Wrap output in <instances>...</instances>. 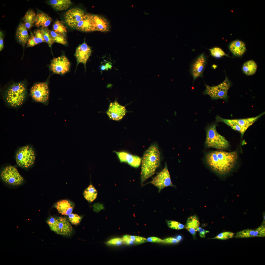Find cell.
I'll return each mask as SVG.
<instances>
[{
	"mask_svg": "<svg viewBox=\"0 0 265 265\" xmlns=\"http://www.w3.org/2000/svg\"><path fill=\"white\" fill-rule=\"evenodd\" d=\"M238 158L236 151L227 152L222 150L211 152L205 157L206 162L211 169L222 175L227 174L232 170Z\"/></svg>",
	"mask_w": 265,
	"mask_h": 265,
	"instance_id": "6da1fadb",
	"label": "cell"
},
{
	"mask_svg": "<svg viewBox=\"0 0 265 265\" xmlns=\"http://www.w3.org/2000/svg\"><path fill=\"white\" fill-rule=\"evenodd\" d=\"M160 155L158 146H150L144 153L141 160V182L142 184L155 173L160 162Z\"/></svg>",
	"mask_w": 265,
	"mask_h": 265,
	"instance_id": "7a4b0ae2",
	"label": "cell"
},
{
	"mask_svg": "<svg viewBox=\"0 0 265 265\" xmlns=\"http://www.w3.org/2000/svg\"><path fill=\"white\" fill-rule=\"evenodd\" d=\"M26 89L25 84L20 82L13 84L7 89L5 98L11 106L16 107L21 105L26 97Z\"/></svg>",
	"mask_w": 265,
	"mask_h": 265,
	"instance_id": "3957f363",
	"label": "cell"
},
{
	"mask_svg": "<svg viewBox=\"0 0 265 265\" xmlns=\"http://www.w3.org/2000/svg\"><path fill=\"white\" fill-rule=\"evenodd\" d=\"M216 125L214 124L207 128L205 145L209 147L220 150L225 149L229 146V143L225 137L218 133L216 129Z\"/></svg>",
	"mask_w": 265,
	"mask_h": 265,
	"instance_id": "277c9868",
	"label": "cell"
},
{
	"mask_svg": "<svg viewBox=\"0 0 265 265\" xmlns=\"http://www.w3.org/2000/svg\"><path fill=\"white\" fill-rule=\"evenodd\" d=\"M231 86L230 81L226 76L224 80L219 84L211 86L205 85L206 89L203 92L208 95L213 99H226L227 98L228 91Z\"/></svg>",
	"mask_w": 265,
	"mask_h": 265,
	"instance_id": "5b68a950",
	"label": "cell"
},
{
	"mask_svg": "<svg viewBox=\"0 0 265 265\" xmlns=\"http://www.w3.org/2000/svg\"><path fill=\"white\" fill-rule=\"evenodd\" d=\"M265 114V112L257 116L244 119H223L222 122L232 129L239 132L242 136L247 129L258 119Z\"/></svg>",
	"mask_w": 265,
	"mask_h": 265,
	"instance_id": "8992f818",
	"label": "cell"
},
{
	"mask_svg": "<svg viewBox=\"0 0 265 265\" xmlns=\"http://www.w3.org/2000/svg\"><path fill=\"white\" fill-rule=\"evenodd\" d=\"M35 154L32 148L28 146H24L19 149L16 155V160L17 164L24 168L31 166L34 163Z\"/></svg>",
	"mask_w": 265,
	"mask_h": 265,
	"instance_id": "52a82bcc",
	"label": "cell"
},
{
	"mask_svg": "<svg viewBox=\"0 0 265 265\" xmlns=\"http://www.w3.org/2000/svg\"><path fill=\"white\" fill-rule=\"evenodd\" d=\"M0 177L4 182L11 185H20L24 180L16 168L11 166H7L3 169L1 172Z\"/></svg>",
	"mask_w": 265,
	"mask_h": 265,
	"instance_id": "ba28073f",
	"label": "cell"
},
{
	"mask_svg": "<svg viewBox=\"0 0 265 265\" xmlns=\"http://www.w3.org/2000/svg\"><path fill=\"white\" fill-rule=\"evenodd\" d=\"M30 95L35 101L46 103L49 99V90L48 85L44 82L35 84L30 90Z\"/></svg>",
	"mask_w": 265,
	"mask_h": 265,
	"instance_id": "9c48e42d",
	"label": "cell"
},
{
	"mask_svg": "<svg viewBox=\"0 0 265 265\" xmlns=\"http://www.w3.org/2000/svg\"><path fill=\"white\" fill-rule=\"evenodd\" d=\"M149 183L152 184L157 187L159 193L162 189L167 187H175L172 182L170 173L166 165H165L164 168Z\"/></svg>",
	"mask_w": 265,
	"mask_h": 265,
	"instance_id": "30bf717a",
	"label": "cell"
},
{
	"mask_svg": "<svg viewBox=\"0 0 265 265\" xmlns=\"http://www.w3.org/2000/svg\"><path fill=\"white\" fill-rule=\"evenodd\" d=\"M70 67V62L64 55L54 58L52 60L50 65L51 69L53 73L61 75L69 72Z\"/></svg>",
	"mask_w": 265,
	"mask_h": 265,
	"instance_id": "8fae6325",
	"label": "cell"
},
{
	"mask_svg": "<svg viewBox=\"0 0 265 265\" xmlns=\"http://www.w3.org/2000/svg\"><path fill=\"white\" fill-rule=\"evenodd\" d=\"M85 14L84 11L80 8L71 9L64 14L65 22L70 27L76 29L78 23Z\"/></svg>",
	"mask_w": 265,
	"mask_h": 265,
	"instance_id": "7c38bea8",
	"label": "cell"
},
{
	"mask_svg": "<svg viewBox=\"0 0 265 265\" xmlns=\"http://www.w3.org/2000/svg\"><path fill=\"white\" fill-rule=\"evenodd\" d=\"M207 61L206 56L202 53L199 55L192 63L190 70L194 80L199 77H202Z\"/></svg>",
	"mask_w": 265,
	"mask_h": 265,
	"instance_id": "4fadbf2b",
	"label": "cell"
},
{
	"mask_svg": "<svg viewBox=\"0 0 265 265\" xmlns=\"http://www.w3.org/2000/svg\"><path fill=\"white\" fill-rule=\"evenodd\" d=\"M91 52L90 47L85 41L78 46L76 48L74 55L77 59L76 68L79 64L81 63L84 65L86 70V63L91 55Z\"/></svg>",
	"mask_w": 265,
	"mask_h": 265,
	"instance_id": "5bb4252c",
	"label": "cell"
},
{
	"mask_svg": "<svg viewBox=\"0 0 265 265\" xmlns=\"http://www.w3.org/2000/svg\"><path fill=\"white\" fill-rule=\"evenodd\" d=\"M126 112L125 107L121 105L115 100L110 103L106 113L110 118L117 121L122 119Z\"/></svg>",
	"mask_w": 265,
	"mask_h": 265,
	"instance_id": "9a60e30c",
	"label": "cell"
},
{
	"mask_svg": "<svg viewBox=\"0 0 265 265\" xmlns=\"http://www.w3.org/2000/svg\"><path fill=\"white\" fill-rule=\"evenodd\" d=\"M121 162L128 163L131 166L137 168L140 165L142 158L137 156L133 155L125 152L115 151Z\"/></svg>",
	"mask_w": 265,
	"mask_h": 265,
	"instance_id": "2e32d148",
	"label": "cell"
},
{
	"mask_svg": "<svg viewBox=\"0 0 265 265\" xmlns=\"http://www.w3.org/2000/svg\"><path fill=\"white\" fill-rule=\"evenodd\" d=\"M76 29L84 32L95 31L93 15L85 14L78 23Z\"/></svg>",
	"mask_w": 265,
	"mask_h": 265,
	"instance_id": "e0dca14e",
	"label": "cell"
},
{
	"mask_svg": "<svg viewBox=\"0 0 265 265\" xmlns=\"http://www.w3.org/2000/svg\"><path fill=\"white\" fill-rule=\"evenodd\" d=\"M57 219L58 224L57 234L64 236L70 235L72 228L67 218L66 217H60Z\"/></svg>",
	"mask_w": 265,
	"mask_h": 265,
	"instance_id": "ac0fdd59",
	"label": "cell"
},
{
	"mask_svg": "<svg viewBox=\"0 0 265 265\" xmlns=\"http://www.w3.org/2000/svg\"><path fill=\"white\" fill-rule=\"evenodd\" d=\"M16 37L18 41L23 47H25L30 38L28 29L23 23L19 24L17 29Z\"/></svg>",
	"mask_w": 265,
	"mask_h": 265,
	"instance_id": "d6986e66",
	"label": "cell"
},
{
	"mask_svg": "<svg viewBox=\"0 0 265 265\" xmlns=\"http://www.w3.org/2000/svg\"><path fill=\"white\" fill-rule=\"evenodd\" d=\"M229 48L234 55L238 57L242 56L246 50L245 43L242 41L238 40L232 42L229 45Z\"/></svg>",
	"mask_w": 265,
	"mask_h": 265,
	"instance_id": "ffe728a7",
	"label": "cell"
},
{
	"mask_svg": "<svg viewBox=\"0 0 265 265\" xmlns=\"http://www.w3.org/2000/svg\"><path fill=\"white\" fill-rule=\"evenodd\" d=\"M55 207L59 212L62 215H68L72 213L73 206L70 201L66 199H63L57 202Z\"/></svg>",
	"mask_w": 265,
	"mask_h": 265,
	"instance_id": "44dd1931",
	"label": "cell"
},
{
	"mask_svg": "<svg viewBox=\"0 0 265 265\" xmlns=\"http://www.w3.org/2000/svg\"><path fill=\"white\" fill-rule=\"evenodd\" d=\"M93 15L95 31L102 32L108 31L109 29V25L107 19L99 15Z\"/></svg>",
	"mask_w": 265,
	"mask_h": 265,
	"instance_id": "7402d4cb",
	"label": "cell"
},
{
	"mask_svg": "<svg viewBox=\"0 0 265 265\" xmlns=\"http://www.w3.org/2000/svg\"><path fill=\"white\" fill-rule=\"evenodd\" d=\"M200 225L198 218L196 215L189 217L185 225L186 228L195 238L196 233Z\"/></svg>",
	"mask_w": 265,
	"mask_h": 265,
	"instance_id": "603a6c76",
	"label": "cell"
},
{
	"mask_svg": "<svg viewBox=\"0 0 265 265\" xmlns=\"http://www.w3.org/2000/svg\"><path fill=\"white\" fill-rule=\"evenodd\" d=\"M52 21V18L48 14L39 11L36 14L35 24L37 26L47 27Z\"/></svg>",
	"mask_w": 265,
	"mask_h": 265,
	"instance_id": "cb8c5ba5",
	"label": "cell"
},
{
	"mask_svg": "<svg viewBox=\"0 0 265 265\" xmlns=\"http://www.w3.org/2000/svg\"><path fill=\"white\" fill-rule=\"evenodd\" d=\"M48 3L53 8L58 11L67 9L71 4L70 0H50Z\"/></svg>",
	"mask_w": 265,
	"mask_h": 265,
	"instance_id": "d4e9b609",
	"label": "cell"
},
{
	"mask_svg": "<svg viewBox=\"0 0 265 265\" xmlns=\"http://www.w3.org/2000/svg\"><path fill=\"white\" fill-rule=\"evenodd\" d=\"M36 13L33 10L27 11L23 18V23L28 29H30L35 23Z\"/></svg>",
	"mask_w": 265,
	"mask_h": 265,
	"instance_id": "484cf974",
	"label": "cell"
},
{
	"mask_svg": "<svg viewBox=\"0 0 265 265\" xmlns=\"http://www.w3.org/2000/svg\"><path fill=\"white\" fill-rule=\"evenodd\" d=\"M122 238L124 244L127 245L138 244L147 241L145 238L138 236L126 235Z\"/></svg>",
	"mask_w": 265,
	"mask_h": 265,
	"instance_id": "4316f807",
	"label": "cell"
},
{
	"mask_svg": "<svg viewBox=\"0 0 265 265\" xmlns=\"http://www.w3.org/2000/svg\"><path fill=\"white\" fill-rule=\"evenodd\" d=\"M257 66L255 62L250 60L245 62L243 65L242 70L243 72L248 75H252L256 72Z\"/></svg>",
	"mask_w": 265,
	"mask_h": 265,
	"instance_id": "83f0119b",
	"label": "cell"
},
{
	"mask_svg": "<svg viewBox=\"0 0 265 265\" xmlns=\"http://www.w3.org/2000/svg\"><path fill=\"white\" fill-rule=\"evenodd\" d=\"M97 192L92 185H90L84 191L83 195L85 199L89 202H91L96 198Z\"/></svg>",
	"mask_w": 265,
	"mask_h": 265,
	"instance_id": "f1b7e54d",
	"label": "cell"
},
{
	"mask_svg": "<svg viewBox=\"0 0 265 265\" xmlns=\"http://www.w3.org/2000/svg\"><path fill=\"white\" fill-rule=\"evenodd\" d=\"M52 30L56 33L65 35L67 32L66 26L62 22L58 20H56L53 24Z\"/></svg>",
	"mask_w": 265,
	"mask_h": 265,
	"instance_id": "f546056e",
	"label": "cell"
},
{
	"mask_svg": "<svg viewBox=\"0 0 265 265\" xmlns=\"http://www.w3.org/2000/svg\"><path fill=\"white\" fill-rule=\"evenodd\" d=\"M52 37L54 42L66 45L67 43V40L65 35L58 34L53 30H50Z\"/></svg>",
	"mask_w": 265,
	"mask_h": 265,
	"instance_id": "4dcf8cb0",
	"label": "cell"
},
{
	"mask_svg": "<svg viewBox=\"0 0 265 265\" xmlns=\"http://www.w3.org/2000/svg\"><path fill=\"white\" fill-rule=\"evenodd\" d=\"M45 42L51 47L54 42L51 34L50 30L47 27H41L40 29Z\"/></svg>",
	"mask_w": 265,
	"mask_h": 265,
	"instance_id": "1f68e13d",
	"label": "cell"
},
{
	"mask_svg": "<svg viewBox=\"0 0 265 265\" xmlns=\"http://www.w3.org/2000/svg\"><path fill=\"white\" fill-rule=\"evenodd\" d=\"M255 230L247 229L237 232L235 236L236 238H248L254 237Z\"/></svg>",
	"mask_w": 265,
	"mask_h": 265,
	"instance_id": "d6a6232c",
	"label": "cell"
},
{
	"mask_svg": "<svg viewBox=\"0 0 265 265\" xmlns=\"http://www.w3.org/2000/svg\"><path fill=\"white\" fill-rule=\"evenodd\" d=\"M211 55L217 58H219L225 56L228 57L230 56L226 54L221 48L217 47L209 49Z\"/></svg>",
	"mask_w": 265,
	"mask_h": 265,
	"instance_id": "836d02e7",
	"label": "cell"
},
{
	"mask_svg": "<svg viewBox=\"0 0 265 265\" xmlns=\"http://www.w3.org/2000/svg\"><path fill=\"white\" fill-rule=\"evenodd\" d=\"M47 223L51 230L57 234L58 224L57 219L50 217L47 220Z\"/></svg>",
	"mask_w": 265,
	"mask_h": 265,
	"instance_id": "e575fe53",
	"label": "cell"
},
{
	"mask_svg": "<svg viewBox=\"0 0 265 265\" xmlns=\"http://www.w3.org/2000/svg\"><path fill=\"white\" fill-rule=\"evenodd\" d=\"M167 224L169 227L172 229L179 230L185 228V225L175 221H168Z\"/></svg>",
	"mask_w": 265,
	"mask_h": 265,
	"instance_id": "d590c367",
	"label": "cell"
},
{
	"mask_svg": "<svg viewBox=\"0 0 265 265\" xmlns=\"http://www.w3.org/2000/svg\"><path fill=\"white\" fill-rule=\"evenodd\" d=\"M234 234L230 232H225L220 233L212 239H217L226 240L233 238Z\"/></svg>",
	"mask_w": 265,
	"mask_h": 265,
	"instance_id": "8d00e7d4",
	"label": "cell"
},
{
	"mask_svg": "<svg viewBox=\"0 0 265 265\" xmlns=\"http://www.w3.org/2000/svg\"><path fill=\"white\" fill-rule=\"evenodd\" d=\"M68 219L71 224L76 225L80 222L81 217L77 214L71 213L68 215Z\"/></svg>",
	"mask_w": 265,
	"mask_h": 265,
	"instance_id": "74e56055",
	"label": "cell"
},
{
	"mask_svg": "<svg viewBox=\"0 0 265 265\" xmlns=\"http://www.w3.org/2000/svg\"><path fill=\"white\" fill-rule=\"evenodd\" d=\"M30 36L28 40L27 43V47L34 46L40 43L38 40L35 36L33 33L31 32Z\"/></svg>",
	"mask_w": 265,
	"mask_h": 265,
	"instance_id": "f35d334b",
	"label": "cell"
},
{
	"mask_svg": "<svg viewBox=\"0 0 265 265\" xmlns=\"http://www.w3.org/2000/svg\"><path fill=\"white\" fill-rule=\"evenodd\" d=\"M106 244L109 245L118 246L124 244L122 238H113L106 242Z\"/></svg>",
	"mask_w": 265,
	"mask_h": 265,
	"instance_id": "ab89813d",
	"label": "cell"
},
{
	"mask_svg": "<svg viewBox=\"0 0 265 265\" xmlns=\"http://www.w3.org/2000/svg\"><path fill=\"white\" fill-rule=\"evenodd\" d=\"M265 236V225H262L255 230L254 237H264Z\"/></svg>",
	"mask_w": 265,
	"mask_h": 265,
	"instance_id": "60d3db41",
	"label": "cell"
},
{
	"mask_svg": "<svg viewBox=\"0 0 265 265\" xmlns=\"http://www.w3.org/2000/svg\"><path fill=\"white\" fill-rule=\"evenodd\" d=\"M33 33L40 43L45 42L42 33L40 29L35 30Z\"/></svg>",
	"mask_w": 265,
	"mask_h": 265,
	"instance_id": "b9f144b4",
	"label": "cell"
},
{
	"mask_svg": "<svg viewBox=\"0 0 265 265\" xmlns=\"http://www.w3.org/2000/svg\"><path fill=\"white\" fill-rule=\"evenodd\" d=\"M163 242L169 243H178L180 240L173 238H169L163 240Z\"/></svg>",
	"mask_w": 265,
	"mask_h": 265,
	"instance_id": "7bdbcfd3",
	"label": "cell"
},
{
	"mask_svg": "<svg viewBox=\"0 0 265 265\" xmlns=\"http://www.w3.org/2000/svg\"><path fill=\"white\" fill-rule=\"evenodd\" d=\"M147 241L153 242H163V240L155 237H151L147 239Z\"/></svg>",
	"mask_w": 265,
	"mask_h": 265,
	"instance_id": "ee69618b",
	"label": "cell"
},
{
	"mask_svg": "<svg viewBox=\"0 0 265 265\" xmlns=\"http://www.w3.org/2000/svg\"><path fill=\"white\" fill-rule=\"evenodd\" d=\"M198 231L199 232L200 236L202 238H205V235L209 232V231L205 230L201 227H199Z\"/></svg>",
	"mask_w": 265,
	"mask_h": 265,
	"instance_id": "f6af8a7d",
	"label": "cell"
},
{
	"mask_svg": "<svg viewBox=\"0 0 265 265\" xmlns=\"http://www.w3.org/2000/svg\"><path fill=\"white\" fill-rule=\"evenodd\" d=\"M4 34L3 32L0 31V51H1L4 47L3 39Z\"/></svg>",
	"mask_w": 265,
	"mask_h": 265,
	"instance_id": "bcb514c9",
	"label": "cell"
},
{
	"mask_svg": "<svg viewBox=\"0 0 265 265\" xmlns=\"http://www.w3.org/2000/svg\"><path fill=\"white\" fill-rule=\"evenodd\" d=\"M104 65L106 70H107L109 69H111L112 67V63L110 62L106 63Z\"/></svg>",
	"mask_w": 265,
	"mask_h": 265,
	"instance_id": "7dc6e473",
	"label": "cell"
},
{
	"mask_svg": "<svg viewBox=\"0 0 265 265\" xmlns=\"http://www.w3.org/2000/svg\"><path fill=\"white\" fill-rule=\"evenodd\" d=\"M100 68L101 70L102 71L106 70V69L104 65H101Z\"/></svg>",
	"mask_w": 265,
	"mask_h": 265,
	"instance_id": "c3c4849f",
	"label": "cell"
},
{
	"mask_svg": "<svg viewBox=\"0 0 265 265\" xmlns=\"http://www.w3.org/2000/svg\"><path fill=\"white\" fill-rule=\"evenodd\" d=\"M181 236H179L177 237V239L180 240L181 239Z\"/></svg>",
	"mask_w": 265,
	"mask_h": 265,
	"instance_id": "681fc988",
	"label": "cell"
}]
</instances>
